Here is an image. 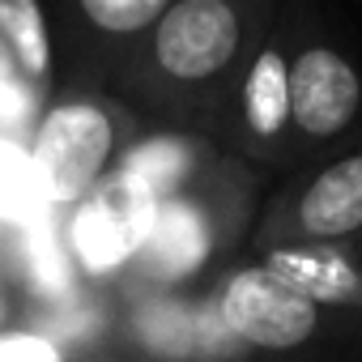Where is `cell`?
Listing matches in <instances>:
<instances>
[{"mask_svg": "<svg viewBox=\"0 0 362 362\" xmlns=\"http://www.w3.org/2000/svg\"><path fill=\"white\" fill-rule=\"evenodd\" d=\"M188 170H192V149L184 141L158 136V141H145L128 153L119 179L132 192H141L145 201L166 205V201H175V188L188 179Z\"/></svg>", "mask_w": 362, "mask_h": 362, "instance_id": "9", "label": "cell"}, {"mask_svg": "<svg viewBox=\"0 0 362 362\" xmlns=\"http://www.w3.org/2000/svg\"><path fill=\"white\" fill-rule=\"evenodd\" d=\"M153 201H145L141 192H132L124 179L115 175L111 184H103L98 192L86 197L77 222H73V239L77 252L90 269H115L124 264L132 252H141L149 243V230L158 222Z\"/></svg>", "mask_w": 362, "mask_h": 362, "instance_id": "4", "label": "cell"}, {"mask_svg": "<svg viewBox=\"0 0 362 362\" xmlns=\"http://www.w3.org/2000/svg\"><path fill=\"white\" fill-rule=\"evenodd\" d=\"M239 47V18L226 0H179L158 22V64L170 77L201 81L230 64Z\"/></svg>", "mask_w": 362, "mask_h": 362, "instance_id": "3", "label": "cell"}, {"mask_svg": "<svg viewBox=\"0 0 362 362\" xmlns=\"http://www.w3.org/2000/svg\"><path fill=\"white\" fill-rule=\"evenodd\" d=\"M111 141H115L111 119L98 107L90 103L56 107L35 136V170H39L43 197L56 205L86 201L107 170Z\"/></svg>", "mask_w": 362, "mask_h": 362, "instance_id": "2", "label": "cell"}, {"mask_svg": "<svg viewBox=\"0 0 362 362\" xmlns=\"http://www.w3.org/2000/svg\"><path fill=\"white\" fill-rule=\"evenodd\" d=\"M81 9L103 30L128 35V30H141L158 18H166V0H81Z\"/></svg>", "mask_w": 362, "mask_h": 362, "instance_id": "12", "label": "cell"}, {"mask_svg": "<svg viewBox=\"0 0 362 362\" xmlns=\"http://www.w3.org/2000/svg\"><path fill=\"white\" fill-rule=\"evenodd\" d=\"M358 98H362L358 73L337 52H320V47L303 52L298 64L290 69V115L311 136L341 132L354 119Z\"/></svg>", "mask_w": 362, "mask_h": 362, "instance_id": "5", "label": "cell"}, {"mask_svg": "<svg viewBox=\"0 0 362 362\" xmlns=\"http://www.w3.org/2000/svg\"><path fill=\"white\" fill-rule=\"evenodd\" d=\"M264 269L294 294L311 298L315 307L362 311V269L332 247H273L264 256Z\"/></svg>", "mask_w": 362, "mask_h": 362, "instance_id": "6", "label": "cell"}, {"mask_svg": "<svg viewBox=\"0 0 362 362\" xmlns=\"http://www.w3.org/2000/svg\"><path fill=\"white\" fill-rule=\"evenodd\" d=\"M243 107H247V124L260 132V136H273L286 115H290V73L281 64L277 52H264L247 77V90H243Z\"/></svg>", "mask_w": 362, "mask_h": 362, "instance_id": "10", "label": "cell"}, {"mask_svg": "<svg viewBox=\"0 0 362 362\" xmlns=\"http://www.w3.org/2000/svg\"><path fill=\"white\" fill-rule=\"evenodd\" d=\"M0 362H64V354L43 332H0Z\"/></svg>", "mask_w": 362, "mask_h": 362, "instance_id": "13", "label": "cell"}, {"mask_svg": "<svg viewBox=\"0 0 362 362\" xmlns=\"http://www.w3.org/2000/svg\"><path fill=\"white\" fill-rule=\"evenodd\" d=\"M145 252L153 256L158 273H166V277L192 273V269L205 260V252H209L205 218H201L192 205H184V201H166V205L158 209V222H153V230H149Z\"/></svg>", "mask_w": 362, "mask_h": 362, "instance_id": "8", "label": "cell"}, {"mask_svg": "<svg viewBox=\"0 0 362 362\" xmlns=\"http://www.w3.org/2000/svg\"><path fill=\"white\" fill-rule=\"evenodd\" d=\"M294 226L307 239H345L362 230V153L324 166L298 197Z\"/></svg>", "mask_w": 362, "mask_h": 362, "instance_id": "7", "label": "cell"}, {"mask_svg": "<svg viewBox=\"0 0 362 362\" xmlns=\"http://www.w3.org/2000/svg\"><path fill=\"white\" fill-rule=\"evenodd\" d=\"M222 324L252 349L264 354H290L315 341L320 332V307L290 286H281L264 264L239 269L226 277L218 298Z\"/></svg>", "mask_w": 362, "mask_h": 362, "instance_id": "1", "label": "cell"}, {"mask_svg": "<svg viewBox=\"0 0 362 362\" xmlns=\"http://www.w3.org/2000/svg\"><path fill=\"white\" fill-rule=\"evenodd\" d=\"M0 35L9 39V47L30 73L47 69V35H43V13L35 0H0Z\"/></svg>", "mask_w": 362, "mask_h": 362, "instance_id": "11", "label": "cell"}]
</instances>
